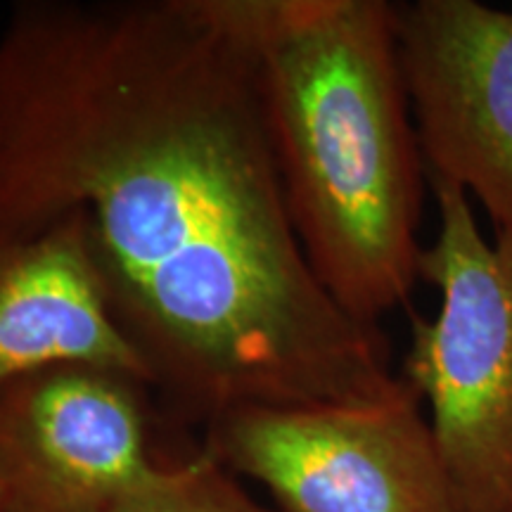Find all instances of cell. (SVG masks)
<instances>
[{
	"mask_svg": "<svg viewBox=\"0 0 512 512\" xmlns=\"http://www.w3.org/2000/svg\"><path fill=\"white\" fill-rule=\"evenodd\" d=\"M72 216L176 432L408 387L320 285L245 48L204 0H19L0 29V233Z\"/></svg>",
	"mask_w": 512,
	"mask_h": 512,
	"instance_id": "6da1fadb",
	"label": "cell"
},
{
	"mask_svg": "<svg viewBox=\"0 0 512 512\" xmlns=\"http://www.w3.org/2000/svg\"><path fill=\"white\" fill-rule=\"evenodd\" d=\"M252 60L292 226L363 325L420 280L430 185L387 0H204Z\"/></svg>",
	"mask_w": 512,
	"mask_h": 512,
	"instance_id": "7a4b0ae2",
	"label": "cell"
},
{
	"mask_svg": "<svg viewBox=\"0 0 512 512\" xmlns=\"http://www.w3.org/2000/svg\"><path fill=\"white\" fill-rule=\"evenodd\" d=\"M439 230L420 280L434 318L413 316L401 377L427 406L463 512L512 505V230L489 240L458 185L430 181Z\"/></svg>",
	"mask_w": 512,
	"mask_h": 512,
	"instance_id": "3957f363",
	"label": "cell"
},
{
	"mask_svg": "<svg viewBox=\"0 0 512 512\" xmlns=\"http://www.w3.org/2000/svg\"><path fill=\"white\" fill-rule=\"evenodd\" d=\"M200 446L280 512H463L411 384L382 401L235 408Z\"/></svg>",
	"mask_w": 512,
	"mask_h": 512,
	"instance_id": "277c9868",
	"label": "cell"
},
{
	"mask_svg": "<svg viewBox=\"0 0 512 512\" xmlns=\"http://www.w3.org/2000/svg\"><path fill=\"white\" fill-rule=\"evenodd\" d=\"M140 377L55 363L0 387V512H112L164 456Z\"/></svg>",
	"mask_w": 512,
	"mask_h": 512,
	"instance_id": "5b68a950",
	"label": "cell"
},
{
	"mask_svg": "<svg viewBox=\"0 0 512 512\" xmlns=\"http://www.w3.org/2000/svg\"><path fill=\"white\" fill-rule=\"evenodd\" d=\"M403 81L427 178L458 185L512 230V10L394 3Z\"/></svg>",
	"mask_w": 512,
	"mask_h": 512,
	"instance_id": "8992f818",
	"label": "cell"
},
{
	"mask_svg": "<svg viewBox=\"0 0 512 512\" xmlns=\"http://www.w3.org/2000/svg\"><path fill=\"white\" fill-rule=\"evenodd\" d=\"M55 363L117 368L150 384L107 309L76 219L0 233V387Z\"/></svg>",
	"mask_w": 512,
	"mask_h": 512,
	"instance_id": "52a82bcc",
	"label": "cell"
},
{
	"mask_svg": "<svg viewBox=\"0 0 512 512\" xmlns=\"http://www.w3.org/2000/svg\"><path fill=\"white\" fill-rule=\"evenodd\" d=\"M112 512H280L259 503L240 477L197 444L166 451Z\"/></svg>",
	"mask_w": 512,
	"mask_h": 512,
	"instance_id": "ba28073f",
	"label": "cell"
},
{
	"mask_svg": "<svg viewBox=\"0 0 512 512\" xmlns=\"http://www.w3.org/2000/svg\"><path fill=\"white\" fill-rule=\"evenodd\" d=\"M508 512H512V505H510V510H508Z\"/></svg>",
	"mask_w": 512,
	"mask_h": 512,
	"instance_id": "9c48e42d",
	"label": "cell"
}]
</instances>
